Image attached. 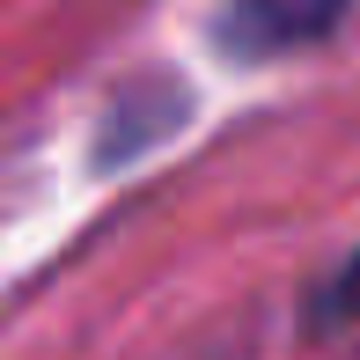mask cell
I'll list each match as a JSON object with an SVG mask.
<instances>
[{
    "label": "cell",
    "instance_id": "1",
    "mask_svg": "<svg viewBox=\"0 0 360 360\" xmlns=\"http://www.w3.org/2000/svg\"><path fill=\"white\" fill-rule=\"evenodd\" d=\"M353 0H228L221 15V44L236 59H280V52H309L338 30Z\"/></svg>",
    "mask_w": 360,
    "mask_h": 360
},
{
    "label": "cell",
    "instance_id": "2",
    "mask_svg": "<svg viewBox=\"0 0 360 360\" xmlns=\"http://www.w3.org/2000/svg\"><path fill=\"white\" fill-rule=\"evenodd\" d=\"M316 323H360V250L331 272V280H323V294H316Z\"/></svg>",
    "mask_w": 360,
    "mask_h": 360
}]
</instances>
